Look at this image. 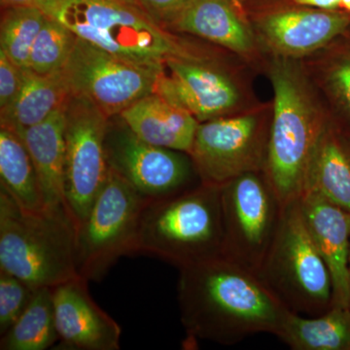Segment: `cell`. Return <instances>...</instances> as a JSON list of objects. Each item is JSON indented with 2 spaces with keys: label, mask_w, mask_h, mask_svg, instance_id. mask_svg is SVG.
Instances as JSON below:
<instances>
[{
  "label": "cell",
  "mask_w": 350,
  "mask_h": 350,
  "mask_svg": "<svg viewBox=\"0 0 350 350\" xmlns=\"http://www.w3.org/2000/svg\"><path fill=\"white\" fill-rule=\"evenodd\" d=\"M181 323L189 338L224 345L275 335L289 310L253 273L224 255L179 269Z\"/></svg>",
  "instance_id": "6da1fadb"
},
{
  "label": "cell",
  "mask_w": 350,
  "mask_h": 350,
  "mask_svg": "<svg viewBox=\"0 0 350 350\" xmlns=\"http://www.w3.org/2000/svg\"><path fill=\"white\" fill-rule=\"evenodd\" d=\"M77 234L66 202L25 211L0 187V271L36 289L79 276Z\"/></svg>",
  "instance_id": "7a4b0ae2"
},
{
  "label": "cell",
  "mask_w": 350,
  "mask_h": 350,
  "mask_svg": "<svg viewBox=\"0 0 350 350\" xmlns=\"http://www.w3.org/2000/svg\"><path fill=\"white\" fill-rule=\"evenodd\" d=\"M275 92L265 174L284 206L300 200L327 122L305 76L289 59L271 69Z\"/></svg>",
  "instance_id": "3957f363"
},
{
  "label": "cell",
  "mask_w": 350,
  "mask_h": 350,
  "mask_svg": "<svg viewBox=\"0 0 350 350\" xmlns=\"http://www.w3.org/2000/svg\"><path fill=\"white\" fill-rule=\"evenodd\" d=\"M77 38L113 55L163 68L170 59L200 61L139 6L122 0H44L39 7Z\"/></svg>",
  "instance_id": "277c9868"
},
{
  "label": "cell",
  "mask_w": 350,
  "mask_h": 350,
  "mask_svg": "<svg viewBox=\"0 0 350 350\" xmlns=\"http://www.w3.org/2000/svg\"><path fill=\"white\" fill-rule=\"evenodd\" d=\"M220 187L200 183L176 194L148 200L138 227L135 253L179 269L222 254Z\"/></svg>",
  "instance_id": "5b68a950"
},
{
  "label": "cell",
  "mask_w": 350,
  "mask_h": 350,
  "mask_svg": "<svg viewBox=\"0 0 350 350\" xmlns=\"http://www.w3.org/2000/svg\"><path fill=\"white\" fill-rule=\"evenodd\" d=\"M257 275L289 312L319 317L333 306L330 271L306 228L299 200L284 206Z\"/></svg>",
  "instance_id": "8992f818"
},
{
  "label": "cell",
  "mask_w": 350,
  "mask_h": 350,
  "mask_svg": "<svg viewBox=\"0 0 350 350\" xmlns=\"http://www.w3.org/2000/svg\"><path fill=\"white\" fill-rule=\"evenodd\" d=\"M147 199L109 167L77 234L78 273L100 282L120 258L135 253L140 217Z\"/></svg>",
  "instance_id": "52a82bcc"
},
{
  "label": "cell",
  "mask_w": 350,
  "mask_h": 350,
  "mask_svg": "<svg viewBox=\"0 0 350 350\" xmlns=\"http://www.w3.org/2000/svg\"><path fill=\"white\" fill-rule=\"evenodd\" d=\"M222 255L257 273L282 222L284 204L265 172H247L220 187Z\"/></svg>",
  "instance_id": "ba28073f"
},
{
  "label": "cell",
  "mask_w": 350,
  "mask_h": 350,
  "mask_svg": "<svg viewBox=\"0 0 350 350\" xmlns=\"http://www.w3.org/2000/svg\"><path fill=\"white\" fill-rule=\"evenodd\" d=\"M163 68L133 63L77 38L63 70L70 94L111 118L155 93Z\"/></svg>",
  "instance_id": "9c48e42d"
},
{
  "label": "cell",
  "mask_w": 350,
  "mask_h": 350,
  "mask_svg": "<svg viewBox=\"0 0 350 350\" xmlns=\"http://www.w3.org/2000/svg\"><path fill=\"white\" fill-rule=\"evenodd\" d=\"M109 119L89 100L72 94L69 96L64 128V197L78 228L87 217L109 172L105 151Z\"/></svg>",
  "instance_id": "30bf717a"
},
{
  "label": "cell",
  "mask_w": 350,
  "mask_h": 350,
  "mask_svg": "<svg viewBox=\"0 0 350 350\" xmlns=\"http://www.w3.org/2000/svg\"><path fill=\"white\" fill-rule=\"evenodd\" d=\"M269 137L256 115L220 117L199 124L189 154L202 183L221 187L239 175L265 172Z\"/></svg>",
  "instance_id": "8fae6325"
},
{
  "label": "cell",
  "mask_w": 350,
  "mask_h": 350,
  "mask_svg": "<svg viewBox=\"0 0 350 350\" xmlns=\"http://www.w3.org/2000/svg\"><path fill=\"white\" fill-rule=\"evenodd\" d=\"M105 151L110 169L147 200L202 183L190 154L148 144L123 121L122 125H108Z\"/></svg>",
  "instance_id": "7c38bea8"
},
{
  "label": "cell",
  "mask_w": 350,
  "mask_h": 350,
  "mask_svg": "<svg viewBox=\"0 0 350 350\" xmlns=\"http://www.w3.org/2000/svg\"><path fill=\"white\" fill-rule=\"evenodd\" d=\"M156 93L185 109L199 123L224 116L239 100L238 88L229 77L195 59H167Z\"/></svg>",
  "instance_id": "4fadbf2b"
},
{
  "label": "cell",
  "mask_w": 350,
  "mask_h": 350,
  "mask_svg": "<svg viewBox=\"0 0 350 350\" xmlns=\"http://www.w3.org/2000/svg\"><path fill=\"white\" fill-rule=\"evenodd\" d=\"M88 282L79 275L52 288L59 340L66 349L118 350L121 327L94 301Z\"/></svg>",
  "instance_id": "5bb4252c"
},
{
  "label": "cell",
  "mask_w": 350,
  "mask_h": 350,
  "mask_svg": "<svg viewBox=\"0 0 350 350\" xmlns=\"http://www.w3.org/2000/svg\"><path fill=\"white\" fill-rule=\"evenodd\" d=\"M299 204L306 228L330 271L333 306L349 308L350 213L312 192L301 196Z\"/></svg>",
  "instance_id": "9a60e30c"
},
{
  "label": "cell",
  "mask_w": 350,
  "mask_h": 350,
  "mask_svg": "<svg viewBox=\"0 0 350 350\" xmlns=\"http://www.w3.org/2000/svg\"><path fill=\"white\" fill-rule=\"evenodd\" d=\"M350 25L345 14L285 11L269 15L259 25L262 40L280 57H300L325 46Z\"/></svg>",
  "instance_id": "2e32d148"
},
{
  "label": "cell",
  "mask_w": 350,
  "mask_h": 350,
  "mask_svg": "<svg viewBox=\"0 0 350 350\" xmlns=\"http://www.w3.org/2000/svg\"><path fill=\"white\" fill-rule=\"evenodd\" d=\"M119 116L144 142L188 154L200 124L190 113L156 92L140 98Z\"/></svg>",
  "instance_id": "e0dca14e"
},
{
  "label": "cell",
  "mask_w": 350,
  "mask_h": 350,
  "mask_svg": "<svg viewBox=\"0 0 350 350\" xmlns=\"http://www.w3.org/2000/svg\"><path fill=\"white\" fill-rule=\"evenodd\" d=\"M199 36L222 47L247 54L253 48L250 29L227 0H189L165 27Z\"/></svg>",
  "instance_id": "ac0fdd59"
},
{
  "label": "cell",
  "mask_w": 350,
  "mask_h": 350,
  "mask_svg": "<svg viewBox=\"0 0 350 350\" xmlns=\"http://www.w3.org/2000/svg\"><path fill=\"white\" fill-rule=\"evenodd\" d=\"M66 105L20 135L31 157L46 204L66 202Z\"/></svg>",
  "instance_id": "d6986e66"
},
{
  "label": "cell",
  "mask_w": 350,
  "mask_h": 350,
  "mask_svg": "<svg viewBox=\"0 0 350 350\" xmlns=\"http://www.w3.org/2000/svg\"><path fill=\"white\" fill-rule=\"evenodd\" d=\"M70 91L64 70L39 75L25 69V81L12 105L0 112L1 126L22 135L66 105Z\"/></svg>",
  "instance_id": "ffe728a7"
},
{
  "label": "cell",
  "mask_w": 350,
  "mask_h": 350,
  "mask_svg": "<svg viewBox=\"0 0 350 350\" xmlns=\"http://www.w3.org/2000/svg\"><path fill=\"white\" fill-rule=\"evenodd\" d=\"M306 192L350 213V151L345 135L331 123L327 124L310 163L304 194Z\"/></svg>",
  "instance_id": "44dd1931"
},
{
  "label": "cell",
  "mask_w": 350,
  "mask_h": 350,
  "mask_svg": "<svg viewBox=\"0 0 350 350\" xmlns=\"http://www.w3.org/2000/svg\"><path fill=\"white\" fill-rule=\"evenodd\" d=\"M275 336L293 350H350V308L333 306L319 317L288 312Z\"/></svg>",
  "instance_id": "7402d4cb"
},
{
  "label": "cell",
  "mask_w": 350,
  "mask_h": 350,
  "mask_svg": "<svg viewBox=\"0 0 350 350\" xmlns=\"http://www.w3.org/2000/svg\"><path fill=\"white\" fill-rule=\"evenodd\" d=\"M0 187L25 211L47 206L31 157L15 131L0 128Z\"/></svg>",
  "instance_id": "603a6c76"
},
{
  "label": "cell",
  "mask_w": 350,
  "mask_h": 350,
  "mask_svg": "<svg viewBox=\"0 0 350 350\" xmlns=\"http://www.w3.org/2000/svg\"><path fill=\"white\" fill-rule=\"evenodd\" d=\"M59 340L52 288L36 290L17 321L1 335V350H45Z\"/></svg>",
  "instance_id": "cb8c5ba5"
},
{
  "label": "cell",
  "mask_w": 350,
  "mask_h": 350,
  "mask_svg": "<svg viewBox=\"0 0 350 350\" xmlns=\"http://www.w3.org/2000/svg\"><path fill=\"white\" fill-rule=\"evenodd\" d=\"M0 25V50L23 68H29L32 45L47 16L36 7L3 8Z\"/></svg>",
  "instance_id": "d4e9b609"
},
{
  "label": "cell",
  "mask_w": 350,
  "mask_h": 350,
  "mask_svg": "<svg viewBox=\"0 0 350 350\" xmlns=\"http://www.w3.org/2000/svg\"><path fill=\"white\" fill-rule=\"evenodd\" d=\"M76 40L75 32L47 17L32 45L29 68L39 75L62 70L68 63Z\"/></svg>",
  "instance_id": "484cf974"
},
{
  "label": "cell",
  "mask_w": 350,
  "mask_h": 350,
  "mask_svg": "<svg viewBox=\"0 0 350 350\" xmlns=\"http://www.w3.org/2000/svg\"><path fill=\"white\" fill-rule=\"evenodd\" d=\"M36 288L17 276L0 271V334L17 321L32 300Z\"/></svg>",
  "instance_id": "4316f807"
},
{
  "label": "cell",
  "mask_w": 350,
  "mask_h": 350,
  "mask_svg": "<svg viewBox=\"0 0 350 350\" xmlns=\"http://www.w3.org/2000/svg\"><path fill=\"white\" fill-rule=\"evenodd\" d=\"M325 79L331 96L350 119V50L332 62Z\"/></svg>",
  "instance_id": "83f0119b"
},
{
  "label": "cell",
  "mask_w": 350,
  "mask_h": 350,
  "mask_svg": "<svg viewBox=\"0 0 350 350\" xmlns=\"http://www.w3.org/2000/svg\"><path fill=\"white\" fill-rule=\"evenodd\" d=\"M25 69L0 50V111L10 107L17 98L24 84Z\"/></svg>",
  "instance_id": "f1b7e54d"
},
{
  "label": "cell",
  "mask_w": 350,
  "mask_h": 350,
  "mask_svg": "<svg viewBox=\"0 0 350 350\" xmlns=\"http://www.w3.org/2000/svg\"><path fill=\"white\" fill-rule=\"evenodd\" d=\"M189 0H137V5L159 24L167 25Z\"/></svg>",
  "instance_id": "f546056e"
},
{
  "label": "cell",
  "mask_w": 350,
  "mask_h": 350,
  "mask_svg": "<svg viewBox=\"0 0 350 350\" xmlns=\"http://www.w3.org/2000/svg\"><path fill=\"white\" fill-rule=\"evenodd\" d=\"M295 2L301 5L317 7L327 10L337 8L342 4V0H295Z\"/></svg>",
  "instance_id": "4dcf8cb0"
},
{
  "label": "cell",
  "mask_w": 350,
  "mask_h": 350,
  "mask_svg": "<svg viewBox=\"0 0 350 350\" xmlns=\"http://www.w3.org/2000/svg\"><path fill=\"white\" fill-rule=\"evenodd\" d=\"M44 0H1L2 8L7 7H36L39 8Z\"/></svg>",
  "instance_id": "1f68e13d"
},
{
  "label": "cell",
  "mask_w": 350,
  "mask_h": 350,
  "mask_svg": "<svg viewBox=\"0 0 350 350\" xmlns=\"http://www.w3.org/2000/svg\"><path fill=\"white\" fill-rule=\"evenodd\" d=\"M340 5L344 6L347 10L350 11V0H342Z\"/></svg>",
  "instance_id": "d6a6232c"
},
{
  "label": "cell",
  "mask_w": 350,
  "mask_h": 350,
  "mask_svg": "<svg viewBox=\"0 0 350 350\" xmlns=\"http://www.w3.org/2000/svg\"><path fill=\"white\" fill-rule=\"evenodd\" d=\"M122 1L129 2V3L135 4V5H137V0H122Z\"/></svg>",
  "instance_id": "836d02e7"
},
{
  "label": "cell",
  "mask_w": 350,
  "mask_h": 350,
  "mask_svg": "<svg viewBox=\"0 0 350 350\" xmlns=\"http://www.w3.org/2000/svg\"><path fill=\"white\" fill-rule=\"evenodd\" d=\"M345 140H347V146H349L350 151V135H345Z\"/></svg>",
  "instance_id": "e575fe53"
},
{
  "label": "cell",
  "mask_w": 350,
  "mask_h": 350,
  "mask_svg": "<svg viewBox=\"0 0 350 350\" xmlns=\"http://www.w3.org/2000/svg\"><path fill=\"white\" fill-rule=\"evenodd\" d=\"M349 269H350V250H349Z\"/></svg>",
  "instance_id": "d590c367"
},
{
  "label": "cell",
  "mask_w": 350,
  "mask_h": 350,
  "mask_svg": "<svg viewBox=\"0 0 350 350\" xmlns=\"http://www.w3.org/2000/svg\"><path fill=\"white\" fill-rule=\"evenodd\" d=\"M349 308H350V304H349Z\"/></svg>",
  "instance_id": "8d00e7d4"
}]
</instances>
